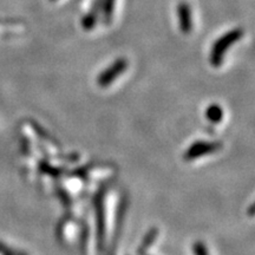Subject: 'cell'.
<instances>
[{"label":"cell","mask_w":255,"mask_h":255,"mask_svg":"<svg viewBox=\"0 0 255 255\" xmlns=\"http://www.w3.org/2000/svg\"><path fill=\"white\" fill-rule=\"evenodd\" d=\"M194 254L195 255H209L208 252H207L205 244L201 241H197L194 244Z\"/></svg>","instance_id":"obj_13"},{"label":"cell","mask_w":255,"mask_h":255,"mask_svg":"<svg viewBox=\"0 0 255 255\" xmlns=\"http://www.w3.org/2000/svg\"><path fill=\"white\" fill-rule=\"evenodd\" d=\"M0 254H2V255H27L26 253H24V252L12 250V248L5 246V245L1 244V242H0Z\"/></svg>","instance_id":"obj_12"},{"label":"cell","mask_w":255,"mask_h":255,"mask_svg":"<svg viewBox=\"0 0 255 255\" xmlns=\"http://www.w3.org/2000/svg\"><path fill=\"white\" fill-rule=\"evenodd\" d=\"M116 0H101V12L103 14V21L109 24L113 19Z\"/></svg>","instance_id":"obj_8"},{"label":"cell","mask_w":255,"mask_h":255,"mask_svg":"<svg viewBox=\"0 0 255 255\" xmlns=\"http://www.w3.org/2000/svg\"><path fill=\"white\" fill-rule=\"evenodd\" d=\"M53 1H55V0H53Z\"/></svg>","instance_id":"obj_17"},{"label":"cell","mask_w":255,"mask_h":255,"mask_svg":"<svg viewBox=\"0 0 255 255\" xmlns=\"http://www.w3.org/2000/svg\"><path fill=\"white\" fill-rule=\"evenodd\" d=\"M39 168H40V171L43 174H47V175H51V176H60L64 173V169L62 168H55L52 167V165H50L49 163H46V162H41L39 164Z\"/></svg>","instance_id":"obj_10"},{"label":"cell","mask_w":255,"mask_h":255,"mask_svg":"<svg viewBox=\"0 0 255 255\" xmlns=\"http://www.w3.org/2000/svg\"><path fill=\"white\" fill-rule=\"evenodd\" d=\"M242 36H244V31L241 28H234V30L228 31L227 33H225L215 41L212 52H210V63L213 64V66L219 68L221 65L225 53L227 52L233 44L240 40Z\"/></svg>","instance_id":"obj_1"},{"label":"cell","mask_w":255,"mask_h":255,"mask_svg":"<svg viewBox=\"0 0 255 255\" xmlns=\"http://www.w3.org/2000/svg\"><path fill=\"white\" fill-rule=\"evenodd\" d=\"M157 237H158V229L157 228L152 227L149 229V231L146 232V234L144 235V238H143L141 245H139L138 254L144 255L146 253V251H148L149 248L154 245V242L156 241Z\"/></svg>","instance_id":"obj_7"},{"label":"cell","mask_w":255,"mask_h":255,"mask_svg":"<svg viewBox=\"0 0 255 255\" xmlns=\"http://www.w3.org/2000/svg\"><path fill=\"white\" fill-rule=\"evenodd\" d=\"M222 148L221 142H206V141H197L193 143L189 148L187 149L184 154V159L187 161H193V159L202 157L205 155L214 154Z\"/></svg>","instance_id":"obj_4"},{"label":"cell","mask_w":255,"mask_h":255,"mask_svg":"<svg viewBox=\"0 0 255 255\" xmlns=\"http://www.w3.org/2000/svg\"><path fill=\"white\" fill-rule=\"evenodd\" d=\"M144 255H145V254H144Z\"/></svg>","instance_id":"obj_18"},{"label":"cell","mask_w":255,"mask_h":255,"mask_svg":"<svg viewBox=\"0 0 255 255\" xmlns=\"http://www.w3.org/2000/svg\"><path fill=\"white\" fill-rule=\"evenodd\" d=\"M57 195L60 197V201H62L64 206L70 207V206L72 205L73 201L71 199V196H70L69 194L63 189V188H58V189H57Z\"/></svg>","instance_id":"obj_11"},{"label":"cell","mask_w":255,"mask_h":255,"mask_svg":"<svg viewBox=\"0 0 255 255\" xmlns=\"http://www.w3.org/2000/svg\"><path fill=\"white\" fill-rule=\"evenodd\" d=\"M206 117L212 123H220L223 117L222 108L218 104H212L206 109Z\"/></svg>","instance_id":"obj_9"},{"label":"cell","mask_w":255,"mask_h":255,"mask_svg":"<svg viewBox=\"0 0 255 255\" xmlns=\"http://www.w3.org/2000/svg\"><path fill=\"white\" fill-rule=\"evenodd\" d=\"M101 13V0H95L90 11L84 15L82 19V26L84 30L90 31L96 26L98 21V17Z\"/></svg>","instance_id":"obj_6"},{"label":"cell","mask_w":255,"mask_h":255,"mask_svg":"<svg viewBox=\"0 0 255 255\" xmlns=\"http://www.w3.org/2000/svg\"><path fill=\"white\" fill-rule=\"evenodd\" d=\"M253 214H254V205H252L251 209H250V215L253 216Z\"/></svg>","instance_id":"obj_15"},{"label":"cell","mask_w":255,"mask_h":255,"mask_svg":"<svg viewBox=\"0 0 255 255\" xmlns=\"http://www.w3.org/2000/svg\"><path fill=\"white\" fill-rule=\"evenodd\" d=\"M109 255H115V252H114V247H111V250H110V253H109Z\"/></svg>","instance_id":"obj_16"},{"label":"cell","mask_w":255,"mask_h":255,"mask_svg":"<svg viewBox=\"0 0 255 255\" xmlns=\"http://www.w3.org/2000/svg\"><path fill=\"white\" fill-rule=\"evenodd\" d=\"M178 25H180V30L184 34H189L193 31V14H191V7L187 2H180L176 8Z\"/></svg>","instance_id":"obj_5"},{"label":"cell","mask_w":255,"mask_h":255,"mask_svg":"<svg viewBox=\"0 0 255 255\" xmlns=\"http://www.w3.org/2000/svg\"><path fill=\"white\" fill-rule=\"evenodd\" d=\"M105 188L96 194L94 197L96 226H97V248L102 252L104 250L105 233H107V225H105Z\"/></svg>","instance_id":"obj_2"},{"label":"cell","mask_w":255,"mask_h":255,"mask_svg":"<svg viewBox=\"0 0 255 255\" xmlns=\"http://www.w3.org/2000/svg\"><path fill=\"white\" fill-rule=\"evenodd\" d=\"M33 128H34V130H36V131H37L38 135H39V136L41 137V138H45V139L47 138V139H49V141L52 142L53 144H57V143H56L55 141H53L52 137H51V136L49 135V133H47V132L45 131V130L43 129V128L39 127V126H37V124H33Z\"/></svg>","instance_id":"obj_14"},{"label":"cell","mask_w":255,"mask_h":255,"mask_svg":"<svg viewBox=\"0 0 255 255\" xmlns=\"http://www.w3.org/2000/svg\"><path fill=\"white\" fill-rule=\"evenodd\" d=\"M127 69L128 60L126 58H119L117 60H115L109 68L105 69L104 71H102L100 73L97 79L98 85L102 88H108L111 83L116 81L123 72H126Z\"/></svg>","instance_id":"obj_3"}]
</instances>
